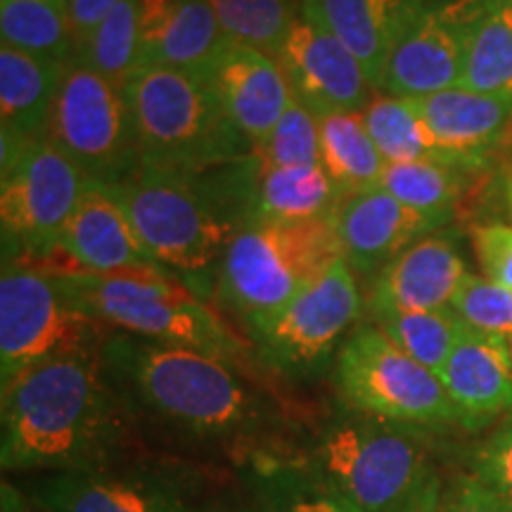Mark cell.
Returning a JSON list of instances; mask_svg holds the SVG:
<instances>
[{
  "instance_id": "ac0fdd59",
  "label": "cell",
  "mask_w": 512,
  "mask_h": 512,
  "mask_svg": "<svg viewBox=\"0 0 512 512\" xmlns=\"http://www.w3.org/2000/svg\"><path fill=\"white\" fill-rule=\"evenodd\" d=\"M55 252L67 261V273H117L128 268L157 266L140 245L112 190L91 183L79 207L64 226Z\"/></svg>"
},
{
  "instance_id": "9a60e30c",
  "label": "cell",
  "mask_w": 512,
  "mask_h": 512,
  "mask_svg": "<svg viewBox=\"0 0 512 512\" xmlns=\"http://www.w3.org/2000/svg\"><path fill=\"white\" fill-rule=\"evenodd\" d=\"M330 219L344 261L363 275H377L413 242L446 228V223L406 207L382 188L342 197Z\"/></svg>"
},
{
  "instance_id": "7a4b0ae2",
  "label": "cell",
  "mask_w": 512,
  "mask_h": 512,
  "mask_svg": "<svg viewBox=\"0 0 512 512\" xmlns=\"http://www.w3.org/2000/svg\"><path fill=\"white\" fill-rule=\"evenodd\" d=\"M102 358L128 406L197 441H238L264 422V403L235 366L197 349L110 337Z\"/></svg>"
},
{
  "instance_id": "4316f807",
  "label": "cell",
  "mask_w": 512,
  "mask_h": 512,
  "mask_svg": "<svg viewBox=\"0 0 512 512\" xmlns=\"http://www.w3.org/2000/svg\"><path fill=\"white\" fill-rule=\"evenodd\" d=\"M320 128V166L335 185L339 200L380 188L384 157L370 138L363 114H323Z\"/></svg>"
},
{
  "instance_id": "7402d4cb",
  "label": "cell",
  "mask_w": 512,
  "mask_h": 512,
  "mask_svg": "<svg viewBox=\"0 0 512 512\" xmlns=\"http://www.w3.org/2000/svg\"><path fill=\"white\" fill-rule=\"evenodd\" d=\"M422 0H302L299 12L347 46L377 91L389 55L425 12Z\"/></svg>"
},
{
  "instance_id": "52a82bcc",
  "label": "cell",
  "mask_w": 512,
  "mask_h": 512,
  "mask_svg": "<svg viewBox=\"0 0 512 512\" xmlns=\"http://www.w3.org/2000/svg\"><path fill=\"white\" fill-rule=\"evenodd\" d=\"M342 259L330 214L302 221H254L223 254L219 299L252 330Z\"/></svg>"
},
{
  "instance_id": "8fae6325",
  "label": "cell",
  "mask_w": 512,
  "mask_h": 512,
  "mask_svg": "<svg viewBox=\"0 0 512 512\" xmlns=\"http://www.w3.org/2000/svg\"><path fill=\"white\" fill-rule=\"evenodd\" d=\"M88 185V176L60 147L48 138L34 140L0 185L5 252L34 259L55 249Z\"/></svg>"
},
{
  "instance_id": "ba28073f",
  "label": "cell",
  "mask_w": 512,
  "mask_h": 512,
  "mask_svg": "<svg viewBox=\"0 0 512 512\" xmlns=\"http://www.w3.org/2000/svg\"><path fill=\"white\" fill-rule=\"evenodd\" d=\"M337 389L349 408L399 425H463L444 382L396 347L377 325H358L337 351Z\"/></svg>"
},
{
  "instance_id": "8992f818",
  "label": "cell",
  "mask_w": 512,
  "mask_h": 512,
  "mask_svg": "<svg viewBox=\"0 0 512 512\" xmlns=\"http://www.w3.org/2000/svg\"><path fill=\"white\" fill-rule=\"evenodd\" d=\"M306 465L363 512H399L439 482L422 427L363 413L328 422Z\"/></svg>"
},
{
  "instance_id": "d6986e66",
  "label": "cell",
  "mask_w": 512,
  "mask_h": 512,
  "mask_svg": "<svg viewBox=\"0 0 512 512\" xmlns=\"http://www.w3.org/2000/svg\"><path fill=\"white\" fill-rule=\"evenodd\" d=\"M439 377L467 430H482L512 413L510 339L463 325Z\"/></svg>"
},
{
  "instance_id": "ffe728a7",
  "label": "cell",
  "mask_w": 512,
  "mask_h": 512,
  "mask_svg": "<svg viewBox=\"0 0 512 512\" xmlns=\"http://www.w3.org/2000/svg\"><path fill=\"white\" fill-rule=\"evenodd\" d=\"M446 164L465 171L482 164L512 124V95L453 86L415 100Z\"/></svg>"
},
{
  "instance_id": "d6a6232c",
  "label": "cell",
  "mask_w": 512,
  "mask_h": 512,
  "mask_svg": "<svg viewBox=\"0 0 512 512\" xmlns=\"http://www.w3.org/2000/svg\"><path fill=\"white\" fill-rule=\"evenodd\" d=\"M254 508L259 512H363L309 465H273L261 472Z\"/></svg>"
},
{
  "instance_id": "60d3db41",
  "label": "cell",
  "mask_w": 512,
  "mask_h": 512,
  "mask_svg": "<svg viewBox=\"0 0 512 512\" xmlns=\"http://www.w3.org/2000/svg\"><path fill=\"white\" fill-rule=\"evenodd\" d=\"M441 501H444V491H441V482H437L399 512H441Z\"/></svg>"
},
{
  "instance_id": "b9f144b4",
  "label": "cell",
  "mask_w": 512,
  "mask_h": 512,
  "mask_svg": "<svg viewBox=\"0 0 512 512\" xmlns=\"http://www.w3.org/2000/svg\"><path fill=\"white\" fill-rule=\"evenodd\" d=\"M192 512H259V510H247L242 508L238 503H230V501H209V503H197Z\"/></svg>"
},
{
  "instance_id": "4dcf8cb0",
  "label": "cell",
  "mask_w": 512,
  "mask_h": 512,
  "mask_svg": "<svg viewBox=\"0 0 512 512\" xmlns=\"http://www.w3.org/2000/svg\"><path fill=\"white\" fill-rule=\"evenodd\" d=\"M363 121L387 164L418 162V159H434V162L446 164L415 107V100L377 91L363 110Z\"/></svg>"
},
{
  "instance_id": "1f68e13d",
  "label": "cell",
  "mask_w": 512,
  "mask_h": 512,
  "mask_svg": "<svg viewBox=\"0 0 512 512\" xmlns=\"http://www.w3.org/2000/svg\"><path fill=\"white\" fill-rule=\"evenodd\" d=\"M380 188L406 207L448 226L463 190V171L434 159L396 162L384 166Z\"/></svg>"
},
{
  "instance_id": "5bb4252c",
  "label": "cell",
  "mask_w": 512,
  "mask_h": 512,
  "mask_svg": "<svg viewBox=\"0 0 512 512\" xmlns=\"http://www.w3.org/2000/svg\"><path fill=\"white\" fill-rule=\"evenodd\" d=\"M275 60L283 67L294 98L316 117L363 114L375 95L356 55L328 29L302 17V12Z\"/></svg>"
},
{
  "instance_id": "7bdbcfd3",
  "label": "cell",
  "mask_w": 512,
  "mask_h": 512,
  "mask_svg": "<svg viewBox=\"0 0 512 512\" xmlns=\"http://www.w3.org/2000/svg\"><path fill=\"white\" fill-rule=\"evenodd\" d=\"M3 512H46V510H41L36 505V508H29L27 503L22 501V498H19L15 491L12 489H8V486H5V494H3Z\"/></svg>"
},
{
  "instance_id": "8d00e7d4",
  "label": "cell",
  "mask_w": 512,
  "mask_h": 512,
  "mask_svg": "<svg viewBox=\"0 0 512 512\" xmlns=\"http://www.w3.org/2000/svg\"><path fill=\"white\" fill-rule=\"evenodd\" d=\"M472 472L512 503V413L479 444Z\"/></svg>"
},
{
  "instance_id": "f1b7e54d",
  "label": "cell",
  "mask_w": 512,
  "mask_h": 512,
  "mask_svg": "<svg viewBox=\"0 0 512 512\" xmlns=\"http://www.w3.org/2000/svg\"><path fill=\"white\" fill-rule=\"evenodd\" d=\"M0 38L3 46L67 64L74 57L67 0H0Z\"/></svg>"
},
{
  "instance_id": "cb8c5ba5",
  "label": "cell",
  "mask_w": 512,
  "mask_h": 512,
  "mask_svg": "<svg viewBox=\"0 0 512 512\" xmlns=\"http://www.w3.org/2000/svg\"><path fill=\"white\" fill-rule=\"evenodd\" d=\"M62 74V62L22 53L10 46L0 48L3 128L27 138H46Z\"/></svg>"
},
{
  "instance_id": "e0dca14e",
  "label": "cell",
  "mask_w": 512,
  "mask_h": 512,
  "mask_svg": "<svg viewBox=\"0 0 512 512\" xmlns=\"http://www.w3.org/2000/svg\"><path fill=\"white\" fill-rule=\"evenodd\" d=\"M204 81L252 145L273 131L294 100L290 81L273 55L233 41Z\"/></svg>"
},
{
  "instance_id": "ab89813d",
  "label": "cell",
  "mask_w": 512,
  "mask_h": 512,
  "mask_svg": "<svg viewBox=\"0 0 512 512\" xmlns=\"http://www.w3.org/2000/svg\"><path fill=\"white\" fill-rule=\"evenodd\" d=\"M121 0H67L69 27L74 36V50L105 22V17L117 8Z\"/></svg>"
},
{
  "instance_id": "9c48e42d",
  "label": "cell",
  "mask_w": 512,
  "mask_h": 512,
  "mask_svg": "<svg viewBox=\"0 0 512 512\" xmlns=\"http://www.w3.org/2000/svg\"><path fill=\"white\" fill-rule=\"evenodd\" d=\"M105 323L69 302L53 275L5 266L0 280V373L3 387L62 356L100 351Z\"/></svg>"
},
{
  "instance_id": "74e56055",
  "label": "cell",
  "mask_w": 512,
  "mask_h": 512,
  "mask_svg": "<svg viewBox=\"0 0 512 512\" xmlns=\"http://www.w3.org/2000/svg\"><path fill=\"white\" fill-rule=\"evenodd\" d=\"M472 245L486 278L512 290V226H477L472 230Z\"/></svg>"
},
{
  "instance_id": "277c9868",
  "label": "cell",
  "mask_w": 512,
  "mask_h": 512,
  "mask_svg": "<svg viewBox=\"0 0 512 512\" xmlns=\"http://www.w3.org/2000/svg\"><path fill=\"white\" fill-rule=\"evenodd\" d=\"M124 91L140 164L202 174L252 152V143L200 76L145 64Z\"/></svg>"
},
{
  "instance_id": "4fadbf2b",
  "label": "cell",
  "mask_w": 512,
  "mask_h": 512,
  "mask_svg": "<svg viewBox=\"0 0 512 512\" xmlns=\"http://www.w3.org/2000/svg\"><path fill=\"white\" fill-rule=\"evenodd\" d=\"M31 498L46 512H192L200 503L178 470L124 460L41 475Z\"/></svg>"
},
{
  "instance_id": "6da1fadb",
  "label": "cell",
  "mask_w": 512,
  "mask_h": 512,
  "mask_svg": "<svg viewBox=\"0 0 512 512\" xmlns=\"http://www.w3.org/2000/svg\"><path fill=\"white\" fill-rule=\"evenodd\" d=\"M124 406L102 349L27 370L3 387V470L50 475L121 460Z\"/></svg>"
},
{
  "instance_id": "836d02e7",
  "label": "cell",
  "mask_w": 512,
  "mask_h": 512,
  "mask_svg": "<svg viewBox=\"0 0 512 512\" xmlns=\"http://www.w3.org/2000/svg\"><path fill=\"white\" fill-rule=\"evenodd\" d=\"M223 34L240 46L278 57L299 12L292 0H207Z\"/></svg>"
},
{
  "instance_id": "484cf974",
  "label": "cell",
  "mask_w": 512,
  "mask_h": 512,
  "mask_svg": "<svg viewBox=\"0 0 512 512\" xmlns=\"http://www.w3.org/2000/svg\"><path fill=\"white\" fill-rule=\"evenodd\" d=\"M252 155V152H249ZM254 159L252 209L254 221H302L330 214L339 195L323 166H266Z\"/></svg>"
},
{
  "instance_id": "f35d334b",
  "label": "cell",
  "mask_w": 512,
  "mask_h": 512,
  "mask_svg": "<svg viewBox=\"0 0 512 512\" xmlns=\"http://www.w3.org/2000/svg\"><path fill=\"white\" fill-rule=\"evenodd\" d=\"M441 512H512V503L470 472L458 477L451 491H444Z\"/></svg>"
},
{
  "instance_id": "ee69618b",
  "label": "cell",
  "mask_w": 512,
  "mask_h": 512,
  "mask_svg": "<svg viewBox=\"0 0 512 512\" xmlns=\"http://www.w3.org/2000/svg\"><path fill=\"white\" fill-rule=\"evenodd\" d=\"M510 351H512V337H510Z\"/></svg>"
},
{
  "instance_id": "603a6c76",
  "label": "cell",
  "mask_w": 512,
  "mask_h": 512,
  "mask_svg": "<svg viewBox=\"0 0 512 512\" xmlns=\"http://www.w3.org/2000/svg\"><path fill=\"white\" fill-rule=\"evenodd\" d=\"M228 46L207 0H143V67L159 64L207 79Z\"/></svg>"
},
{
  "instance_id": "5b68a950",
  "label": "cell",
  "mask_w": 512,
  "mask_h": 512,
  "mask_svg": "<svg viewBox=\"0 0 512 512\" xmlns=\"http://www.w3.org/2000/svg\"><path fill=\"white\" fill-rule=\"evenodd\" d=\"M107 188L159 268H174L185 275L207 273L242 230L223 204L209 171L185 174L138 164Z\"/></svg>"
},
{
  "instance_id": "2e32d148",
  "label": "cell",
  "mask_w": 512,
  "mask_h": 512,
  "mask_svg": "<svg viewBox=\"0 0 512 512\" xmlns=\"http://www.w3.org/2000/svg\"><path fill=\"white\" fill-rule=\"evenodd\" d=\"M465 62V3L418 17L389 55L377 91L396 98H427L460 86Z\"/></svg>"
},
{
  "instance_id": "30bf717a",
  "label": "cell",
  "mask_w": 512,
  "mask_h": 512,
  "mask_svg": "<svg viewBox=\"0 0 512 512\" xmlns=\"http://www.w3.org/2000/svg\"><path fill=\"white\" fill-rule=\"evenodd\" d=\"M46 138L91 183H117L140 164L124 86L79 62L64 64Z\"/></svg>"
},
{
  "instance_id": "e575fe53",
  "label": "cell",
  "mask_w": 512,
  "mask_h": 512,
  "mask_svg": "<svg viewBox=\"0 0 512 512\" xmlns=\"http://www.w3.org/2000/svg\"><path fill=\"white\" fill-rule=\"evenodd\" d=\"M252 155L266 166L320 164L318 117L294 98L273 131L252 145Z\"/></svg>"
},
{
  "instance_id": "d4e9b609",
  "label": "cell",
  "mask_w": 512,
  "mask_h": 512,
  "mask_svg": "<svg viewBox=\"0 0 512 512\" xmlns=\"http://www.w3.org/2000/svg\"><path fill=\"white\" fill-rule=\"evenodd\" d=\"M460 86L512 95V0H467Z\"/></svg>"
},
{
  "instance_id": "44dd1931",
  "label": "cell",
  "mask_w": 512,
  "mask_h": 512,
  "mask_svg": "<svg viewBox=\"0 0 512 512\" xmlns=\"http://www.w3.org/2000/svg\"><path fill=\"white\" fill-rule=\"evenodd\" d=\"M465 275L467 268L458 238L437 230L403 249L375 275L368 304L403 311L451 309Z\"/></svg>"
},
{
  "instance_id": "f546056e",
  "label": "cell",
  "mask_w": 512,
  "mask_h": 512,
  "mask_svg": "<svg viewBox=\"0 0 512 512\" xmlns=\"http://www.w3.org/2000/svg\"><path fill=\"white\" fill-rule=\"evenodd\" d=\"M375 325L415 361L441 375L456 347L463 320L453 309L403 311L394 306H370Z\"/></svg>"
},
{
  "instance_id": "3957f363",
  "label": "cell",
  "mask_w": 512,
  "mask_h": 512,
  "mask_svg": "<svg viewBox=\"0 0 512 512\" xmlns=\"http://www.w3.org/2000/svg\"><path fill=\"white\" fill-rule=\"evenodd\" d=\"M76 309L152 342L197 349L238 366L247 347L181 280L169 278L159 266L128 268L117 273L53 275Z\"/></svg>"
},
{
  "instance_id": "d590c367",
  "label": "cell",
  "mask_w": 512,
  "mask_h": 512,
  "mask_svg": "<svg viewBox=\"0 0 512 512\" xmlns=\"http://www.w3.org/2000/svg\"><path fill=\"white\" fill-rule=\"evenodd\" d=\"M451 309L470 328L486 335L512 337V290L494 283L486 275L467 271Z\"/></svg>"
},
{
  "instance_id": "7c38bea8",
  "label": "cell",
  "mask_w": 512,
  "mask_h": 512,
  "mask_svg": "<svg viewBox=\"0 0 512 512\" xmlns=\"http://www.w3.org/2000/svg\"><path fill=\"white\" fill-rule=\"evenodd\" d=\"M361 316V294L351 266L337 261L283 311L252 328L259 354L285 375L313 373Z\"/></svg>"
},
{
  "instance_id": "83f0119b",
  "label": "cell",
  "mask_w": 512,
  "mask_h": 512,
  "mask_svg": "<svg viewBox=\"0 0 512 512\" xmlns=\"http://www.w3.org/2000/svg\"><path fill=\"white\" fill-rule=\"evenodd\" d=\"M69 62H79L117 86H126L143 67V0H121L74 50Z\"/></svg>"
}]
</instances>
